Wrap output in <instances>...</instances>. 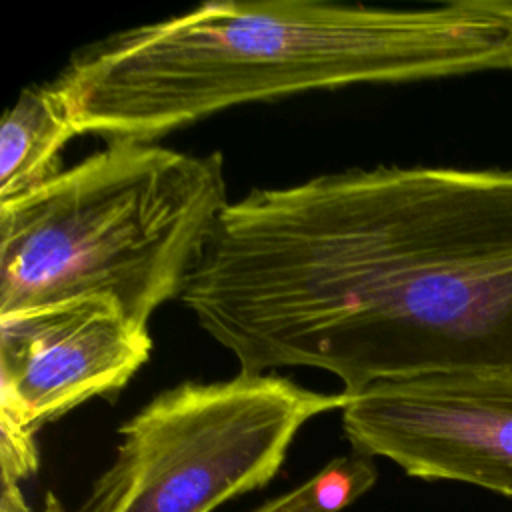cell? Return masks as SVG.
<instances>
[{"instance_id": "cell-1", "label": "cell", "mask_w": 512, "mask_h": 512, "mask_svg": "<svg viewBox=\"0 0 512 512\" xmlns=\"http://www.w3.org/2000/svg\"><path fill=\"white\" fill-rule=\"evenodd\" d=\"M240 372L512 368V170L374 166L228 202L180 294Z\"/></svg>"}, {"instance_id": "cell-2", "label": "cell", "mask_w": 512, "mask_h": 512, "mask_svg": "<svg viewBox=\"0 0 512 512\" xmlns=\"http://www.w3.org/2000/svg\"><path fill=\"white\" fill-rule=\"evenodd\" d=\"M486 70H512V24L488 0H226L110 34L54 80L78 134L152 142L238 104Z\"/></svg>"}, {"instance_id": "cell-3", "label": "cell", "mask_w": 512, "mask_h": 512, "mask_svg": "<svg viewBox=\"0 0 512 512\" xmlns=\"http://www.w3.org/2000/svg\"><path fill=\"white\" fill-rule=\"evenodd\" d=\"M226 204L218 152L110 140L0 204V316L108 296L148 328L180 298Z\"/></svg>"}, {"instance_id": "cell-4", "label": "cell", "mask_w": 512, "mask_h": 512, "mask_svg": "<svg viewBox=\"0 0 512 512\" xmlns=\"http://www.w3.org/2000/svg\"><path fill=\"white\" fill-rule=\"evenodd\" d=\"M346 402L272 372L166 388L118 428L116 456L76 512H212L264 488L300 428Z\"/></svg>"}, {"instance_id": "cell-5", "label": "cell", "mask_w": 512, "mask_h": 512, "mask_svg": "<svg viewBox=\"0 0 512 512\" xmlns=\"http://www.w3.org/2000/svg\"><path fill=\"white\" fill-rule=\"evenodd\" d=\"M152 338L112 298L82 296L0 316L2 484L38 470L36 432L114 396L148 362Z\"/></svg>"}, {"instance_id": "cell-6", "label": "cell", "mask_w": 512, "mask_h": 512, "mask_svg": "<svg viewBox=\"0 0 512 512\" xmlns=\"http://www.w3.org/2000/svg\"><path fill=\"white\" fill-rule=\"evenodd\" d=\"M340 412L356 454L512 498V368L380 380Z\"/></svg>"}, {"instance_id": "cell-7", "label": "cell", "mask_w": 512, "mask_h": 512, "mask_svg": "<svg viewBox=\"0 0 512 512\" xmlns=\"http://www.w3.org/2000/svg\"><path fill=\"white\" fill-rule=\"evenodd\" d=\"M74 136L72 110L56 80L24 88L0 128V204L56 178L60 152Z\"/></svg>"}, {"instance_id": "cell-8", "label": "cell", "mask_w": 512, "mask_h": 512, "mask_svg": "<svg viewBox=\"0 0 512 512\" xmlns=\"http://www.w3.org/2000/svg\"><path fill=\"white\" fill-rule=\"evenodd\" d=\"M378 480L374 458L346 454L330 460L306 482L266 500L252 512H342Z\"/></svg>"}, {"instance_id": "cell-9", "label": "cell", "mask_w": 512, "mask_h": 512, "mask_svg": "<svg viewBox=\"0 0 512 512\" xmlns=\"http://www.w3.org/2000/svg\"><path fill=\"white\" fill-rule=\"evenodd\" d=\"M0 512H34L26 502L20 484H2L0 494ZM38 512H62V504L54 492L44 496V504Z\"/></svg>"}, {"instance_id": "cell-10", "label": "cell", "mask_w": 512, "mask_h": 512, "mask_svg": "<svg viewBox=\"0 0 512 512\" xmlns=\"http://www.w3.org/2000/svg\"><path fill=\"white\" fill-rule=\"evenodd\" d=\"M490 8L512 24V2L510 0H488Z\"/></svg>"}]
</instances>
